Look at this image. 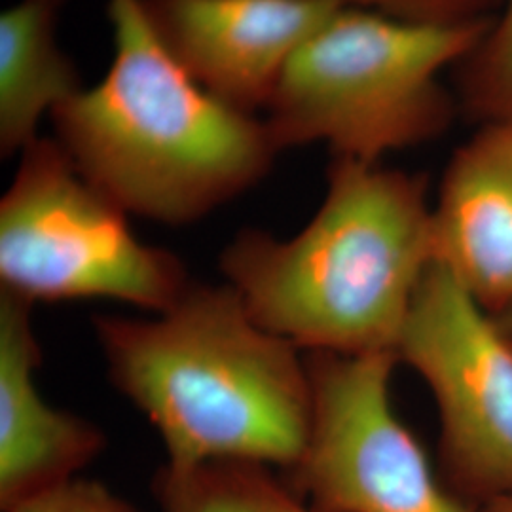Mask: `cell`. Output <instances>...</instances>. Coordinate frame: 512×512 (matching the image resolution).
Listing matches in <instances>:
<instances>
[{
  "instance_id": "6da1fadb",
  "label": "cell",
  "mask_w": 512,
  "mask_h": 512,
  "mask_svg": "<svg viewBox=\"0 0 512 512\" xmlns=\"http://www.w3.org/2000/svg\"><path fill=\"white\" fill-rule=\"evenodd\" d=\"M435 264L425 179L349 158H332L325 198L293 238L245 228L219 258L260 327L334 355H395Z\"/></svg>"
},
{
  "instance_id": "7a4b0ae2",
  "label": "cell",
  "mask_w": 512,
  "mask_h": 512,
  "mask_svg": "<svg viewBox=\"0 0 512 512\" xmlns=\"http://www.w3.org/2000/svg\"><path fill=\"white\" fill-rule=\"evenodd\" d=\"M110 382L158 433L165 467L247 461L291 471L310 439L304 351L260 327L226 283L194 281L165 311L95 315Z\"/></svg>"
},
{
  "instance_id": "3957f363",
  "label": "cell",
  "mask_w": 512,
  "mask_h": 512,
  "mask_svg": "<svg viewBox=\"0 0 512 512\" xmlns=\"http://www.w3.org/2000/svg\"><path fill=\"white\" fill-rule=\"evenodd\" d=\"M105 76L50 112L74 167L131 217L186 226L266 179L281 154L264 120L184 71L145 0H107Z\"/></svg>"
},
{
  "instance_id": "277c9868",
  "label": "cell",
  "mask_w": 512,
  "mask_h": 512,
  "mask_svg": "<svg viewBox=\"0 0 512 512\" xmlns=\"http://www.w3.org/2000/svg\"><path fill=\"white\" fill-rule=\"evenodd\" d=\"M488 25L336 8L275 86L264 118L275 147L323 143L334 158L376 164L437 139L452 122L440 74L471 57Z\"/></svg>"
},
{
  "instance_id": "5b68a950",
  "label": "cell",
  "mask_w": 512,
  "mask_h": 512,
  "mask_svg": "<svg viewBox=\"0 0 512 512\" xmlns=\"http://www.w3.org/2000/svg\"><path fill=\"white\" fill-rule=\"evenodd\" d=\"M129 217L55 139L38 137L0 200V291L33 306L101 298L145 313L171 308L194 279L175 253L139 238Z\"/></svg>"
},
{
  "instance_id": "8992f818",
  "label": "cell",
  "mask_w": 512,
  "mask_h": 512,
  "mask_svg": "<svg viewBox=\"0 0 512 512\" xmlns=\"http://www.w3.org/2000/svg\"><path fill=\"white\" fill-rule=\"evenodd\" d=\"M310 439L291 488L319 512H484L435 475L391 395V353H306Z\"/></svg>"
},
{
  "instance_id": "52a82bcc",
  "label": "cell",
  "mask_w": 512,
  "mask_h": 512,
  "mask_svg": "<svg viewBox=\"0 0 512 512\" xmlns=\"http://www.w3.org/2000/svg\"><path fill=\"white\" fill-rule=\"evenodd\" d=\"M395 355L437 404L446 486L478 509L512 497V338L494 315L435 264Z\"/></svg>"
},
{
  "instance_id": "ba28073f",
  "label": "cell",
  "mask_w": 512,
  "mask_h": 512,
  "mask_svg": "<svg viewBox=\"0 0 512 512\" xmlns=\"http://www.w3.org/2000/svg\"><path fill=\"white\" fill-rule=\"evenodd\" d=\"M167 50L234 109L268 107L298 48L334 14L329 0H145Z\"/></svg>"
},
{
  "instance_id": "9c48e42d",
  "label": "cell",
  "mask_w": 512,
  "mask_h": 512,
  "mask_svg": "<svg viewBox=\"0 0 512 512\" xmlns=\"http://www.w3.org/2000/svg\"><path fill=\"white\" fill-rule=\"evenodd\" d=\"M40 363L33 304L0 291L2 512L78 478L107 444L95 423L46 401L38 387Z\"/></svg>"
},
{
  "instance_id": "30bf717a",
  "label": "cell",
  "mask_w": 512,
  "mask_h": 512,
  "mask_svg": "<svg viewBox=\"0 0 512 512\" xmlns=\"http://www.w3.org/2000/svg\"><path fill=\"white\" fill-rule=\"evenodd\" d=\"M437 264L494 317L512 308V120L484 122L433 203Z\"/></svg>"
},
{
  "instance_id": "8fae6325",
  "label": "cell",
  "mask_w": 512,
  "mask_h": 512,
  "mask_svg": "<svg viewBox=\"0 0 512 512\" xmlns=\"http://www.w3.org/2000/svg\"><path fill=\"white\" fill-rule=\"evenodd\" d=\"M67 0H18L0 16V154L38 139L44 116L82 90L57 29Z\"/></svg>"
},
{
  "instance_id": "7c38bea8",
  "label": "cell",
  "mask_w": 512,
  "mask_h": 512,
  "mask_svg": "<svg viewBox=\"0 0 512 512\" xmlns=\"http://www.w3.org/2000/svg\"><path fill=\"white\" fill-rule=\"evenodd\" d=\"M154 494L162 512H319L268 465L219 461L177 471L162 467Z\"/></svg>"
},
{
  "instance_id": "4fadbf2b",
  "label": "cell",
  "mask_w": 512,
  "mask_h": 512,
  "mask_svg": "<svg viewBox=\"0 0 512 512\" xmlns=\"http://www.w3.org/2000/svg\"><path fill=\"white\" fill-rule=\"evenodd\" d=\"M469 59V105L482 122L512 120V0H505Z\"/></svg>"
},
{
  "instance_id": "5bb4252c",
  "label": "cell",
  "mask_w": 512,
  "mask_h": 512,
  "mask_svg": "<svg viewBox=\"0 0 512 512\" xmlns=\"http://www.w3.org/2000/svg\"><path fill=\"white\" fill-rule=\"evenodd\" d=\"M340 6L366 8L393 18L425 23H473L490 21L486 8L492 0H329Z\"/></svg>"
},
{
  "instance_id": "9a60e30c",
  "label": "cell",
  "mask_w": 512,
  "mask_h": 512,
  "mask_svg": "<svg viewBox=\"0 0 512 512\" xmlns=\"http://www.w3.org/2000/svg\"><path fill=\"white\" fill-rule=\"evenodd\" d=\"M8 512H137L105 486L74 478Z\"/></svg>"
},
{
  "instance_id": "2e32d148",
  "label": "cell",
  "mask_w": 512,
  "mask_h": 512,
  "mask_svg": "<svg viewBox=\"0 0 512 512\" xmlns=\"http://www.w3.org/2000/svg\"><path fill=\"white\" fill-rule=\"evenodd\" d=\"M495 321H497L499 329L503 330L509 338H512V308H509L507 311H503L501 315H497V317H495Z\"/></svg>"
},
{
  "instance_id": "e0dca14e",
  "label": "cell",
  "mask_w": 512,
  "mask_h": 512,
  "mask_svg": "<svg viewBox=\"0 0 512 512\" xmlns=\"http://www.w3.org/2000/svg\"><path fill=\"white\" fill-rule=\"evenodd\" d=\"M484 512H512V497L509 499H503V501H497L488 505L486 509H482Z\"/></svg>"
}]
</instances>
